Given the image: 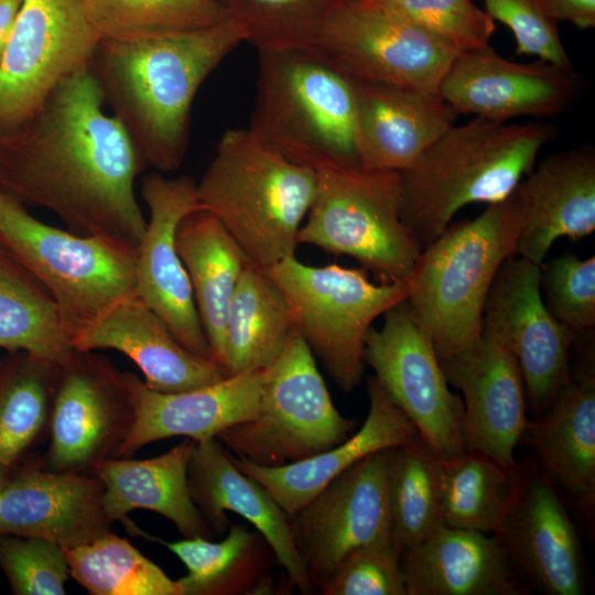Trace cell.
I'll return each instance as SVG.
<instances>
[{"mask_svg":"<svg viewBox=\"0 0 595 595\" xmlns=\"http://www.w3.org/2000/svg\"><path fill=\"white\" fill-rule=\"evenodd\" d=\"M105 107L90 68L61 82L26 123L0 134V188L75 234L138 248L147 219L134 184L144 166Z\"/></svg>","mask_w":595,"mask_h":595,"instance_id":"obj_1","label":"cell"},{"mask_svg":"<svg viewBox=\"0 0 595 595\" xmlns=\"http://www.w3.org/2000/svg\"><path fill=\"white\" fill-rule=\"evenodd\" d=\"M246 40L231 17L199 29L100 40L90 71L144 169L181 166L198 89Z\"/></svg>","mask_w":595,"mask_h":595,"instance_id":"obj_2","label":"cell"},{"mask_svg":"<svg viewBox=\"0 0 595 595\" xmlns=\"http://www.w3.org/2000/svg\"><path fill=\"white\" fill-rule=\"evenodd\" d=\"M556 137V127L536 120L453 125L400 172L404 225L425 248L464 206L506 199Z\"/></svg>","mask_w":595,"mask_h":595,"instance_id":"obj_3","label":"cell"},{"mask_svg":"<svg viewBox=\"0 0 595 595\" xmlns=\"http://www.w3.org/2000/svg\"><path fill=\"white\" fill-rule=\"evenodd\" d=\"M202 207L215 215L249 260L267 269L295 256L312 204L315 172L256 138L228 129L196 183Z\"/></svg>","mask_w":595,"mask_h":595,"instance_id":"obj_4","label":"cell"},{"mask_svg":"<svg viewBox=\"0 0 595 595\" xmlns=\"http://www.w3.org/2000/svg\"><path fill=\"white\" fill-rule=\"evenodd\" d=\"M248 130L312 170L358 166L353 80L316 47L258 51Z\"/></svg>","mask_w":595,"mask_h":595,"instance_id":"obj_5","label":"cell"},{"mask_svg":"<svg viewBox=\"0 0 595 595\" xmlns=\"http://www.w3.org/2000/svg\"><path fill=\"white\" fill-rule=\"evenodd\" d=\"M522 221L516 187L474 219L450 224L422 249L407 301L440 361L480 336L488 291L501 264L516 253Z\"/></svg>","mask_w":595,"mask_h":595,"instance_id":"obj_6","label":"cell"},{"mask_svg":"<svg viewBox=\"0 0 595 595\" xmlns=\"http://www.w3.org/2000/svg\"><path fill=\"white\" fill-rule=\"evenodd\" d=\"M313 171L315 194L298 244L353 257L383 281L408 282L422 248L402 220L400 172L338 163Z\"/></svg>","mask_w":595,"mask_h":595,"instance_id":"obj_7","label":"cell"},{"mask_svg":"<svg viewBox=\"0 0 595 595\" xmlns=\"http://www.w3.org/2000/svg\"><path fill=\"white\" fill-rule=\"evenodd\" d=\"M0 246L46 290L74 334L136 294L138 248L45 224L1 188Z\"/></svg>","mask_w":595,"mask_h":595,"instance_id":"obj_8","label":"cell"},{"mask_svg":"<svg viewBox=\"0 0 595 595\" xmlns=\"http://www.w3.org/2000/svg\"><path fill=\"white\" fill-rule=\"evenodd\" d=\"M289 307L292 327L345 392L360 385L365 336L374 321L407 300L404 281L369 280L364 269L313 267L295 256L264 269Z\"/></svg>","mask_w":595,"mask_h":595,"instance_id":"obj_9","label":"cell"},{"mask_svg":"<svg viewBox=\"0 0 595 595\" xmlns=\"http://www.w3.org/2000/svg\"><path fill=\"white\" fill-rule=\"evenodd\" d=\"M357 421L334 405L310 346L292 327L263 369L260 410L217 439L235 456L263 466L298 462L347 440Z\"/></svg>","mask_w":595,"mask_h":595,"instance_id":"obj_10","label":"cell"},{"mask_svg":"<svg viewBox=\"0 0 595 595\" xmlns=\"http://www.w3.org/2000/svg\"><path fill=\"white\" fill-rule=\"evenodd\" d=\"M100 40L80 0H23L0 58V134L26 123L61 82L90 68Z\"/></svg>","mask_w":595,"mask_h":595,"instance_id":"obj_11","label":"cell"},{"mask_svg":"<svg viewBox=\"0 0 595 595\" xmlns=\"http://www.w3.org/2000/svg\"><path fill=\"white\" fill-rule=\"evenodd\" d=\"M383 316L365 336V365L441 457L463 453L464 403L451 391L430 336L407 300Z\"/></svg>","mask_w":595,"mask_h":595,"instance_id":"obj_12","label":"cell"},{"mask_svg":"<svg viewBox=\"0 0 595 595\" xmlns=\"http://www.w3.org/2000/svg\"><path fill=\"white\" fill-rule=\"evenodd\" d=\"M132 421L125 372L101 355L74 350L60 364L48 446L36 464L55 473L94 474L97 464L117 456Z\"/></svg>","mask_w":595,"mask_h":595,"instance_id":"obj_13","label":"cell"},{"mask_svg":"<svg viewBox=\"0 0 595 595\" xmlns=\"http://www.w3.org/2000/svg\"><path fill=\"white\" fill-rule=\"evenodd\" d=\"M321 50L353 79L437 94L458 52L361 0H338L326 14Z\"/></svg>","mask_w":595,"mask_h":595,"instance_id":"obj_14","label":"cell"},{"mask_svg":"<svg viewBox=\"0 0 595 595\" xmlns=\"http://www.w3.org/2000/svg\"><path fill=\"white\" fill-rule=\"evenodd\" d=\"M392 448L364 457L289 516L294 545L313 588L351 551L393 544L389 506Z\"/></svg>","mask_w":595,"mask_h":595,"instance_id":"obj_15","label":"cell"},{"mask_svg":"<svg viewBox=\"0 0 595 595\" xmlns=\"http://www.w3.org/2000/svg\"><path fill=\"white\" fill-rule=\"evenodd\" d=\"M480 334L515 357L527 410L534 419L543 415L569 377L570 353L577 336L545 306L540 266L517 255L505 260L484 304Z\"/></svg>","mask_w":595,"mask_h":595,"instance_id":"obj_16","label":"cell"},{"mask_svg":"<svg viewBox=\"0 0 595 595\" xmlns=\"http://www.w3.org/2000/svg\"><path fill=\"white\" fill-rule=\"evenodd\" d=\"M141 196L149 219L137 249L136 294L185 348L210 359L192 285L175 241L182 219L202 207L196 182L187 176L167 177L152 171L142 178Z\"/></svg>","mask_w":595,"mask_h":595,"instance_id":"obj_17","label":"cell"},{"mask_svg":"<svg viewBox=\"0 0 595 595\" xmlns=\"http://www.w3.org/2000/svg\"><path fill=\"white\" fill-rule=\"evenodd\" d=\"M563 499L541 467L519 464L515 495L495 536L529 589L583 595V547Z\"/></svg>","mask_w":595,"mask_h":595,"instance_id":"obj_18","label":"cell"},{"mask_svg":"<svg viewBox=\"0 0 595 595\" xmlns=\"http://www.w3.org/2000/svg\"><path fill=\"white\" fill-rule=\"evenodd\" d=\"M576 93L573 67L542 60L511 62L489 44L458 53L437 89L458 115L501 122L556 116L570 107Z\"/></svg>","mask_w":595,"mask_h":595,"instance_id":"obj_19","label":"cell"},{"mask_svg":"<svg viewBox=\"0 0 595 595\" xmlns=\"http://www.w3.org/2000/svg\"><path fill=\"white\" fill-rule=\"evenodd\" d=\"M447 382L464 403L465 450L484 453L507 467L529 421L523 379L515 357L480 334L466 348L441 361Z\"/></svg>","mask_w":595,"mask_h":595,"instance_id":"obj_20","label":"cell"},{"mask_svg":"<svg viewBox=\"0 0 595 595\" xmlns=\"http://www.w3.org/2000/svg\"><path fill=\"white\" fill-rule=\"evenodd\" d=\"M133 421L116 457L173 436L194 442L217 437L224 430L257 418L263 369L244 371L201 388L164 393L150 389L132 372H125Z\"/></svg>","mask_w":595,"mask_h":595,"instance_id":"obj_21","label":"cell"},{"mask_svg":"<svg viewBox=\"0 0 595 595\" xmlns=\"http://www.w3.org/2000/svg\"><path fill=\"white\" fill-rule=\"evenodd\" d=\"M572 368L549 409L528 421L521 440L538 455L543 472L594 532L595 365L594 349Z\"/></svg>","mask_w":595,"mask_h":595,"instance_id":"obj_22","label":"cell"},{"mask_svg":"<svg viewBox=\"0 0 595 595\" xmlns=\"http://www.w3.org/2000/svg\"><path fill=\"white\" fill-rule=\"evenodd\" d=\"M101 496L94 474L24 465L0 488V534L42 538L64 549L89 543L110 531Z\"/></svg>","mask_w":595,"mask_h":595,"instance_id":"obj_23","label":"cell"},{"mask_svg":"<svg viewBox=\"0 0 595 595\" xmlns=\"http://www.w3.org/2000/svg\"><path fill=\"white\" fill-rule=\"evenodd\" d=\"M72 346L78 351L113 349L130 358L152 390L173 393L227 377L209 358L185 348L137 294L127 296L80 326Z\"/></svg>","mask_w":595,"mask_h":595,"instance_id":"obj_24","label":"cell"},{"mask_svg":"<svg viewBox=\"0 0 595 595\" xmlns=\"http://www.w3.org/2000/svg\"><path fill=\"white\" fill-rule=\"evenodd\" d=\"M187 480L192 500L213 532L230 527L226 511L249 521L270 545L277 563L303 594L313 589L294 545L289 516L272 495L232 463L217 437L194 442Z\"/></svg>","mask_w":595,"mask_h":595,"instance_id":"obj_25","label":"cell"},{"mask_svg":"<svg viewBox=\"0 0 595 595\" xmlns=\"http://www.w3.org/2000/svg\"><path fill=\"white\" fill-rule=\"evenodd\" d=\"M351 80L360 169L402 172L455 125L458 113L436 94Z\"/></svg>","mask_w":595,"mask_h":595,"instance_id":"obj_26","label":"cell"},{"mask_svg":"<svg viewBox=\"0 0 595 595\" xmlns=\"http://www.w3.org/2000/svg\"><path fill=\"white\" fill-rule=\"evenodd\" d=\"M523 221L516 253L541 266L561 237L595 230V150L581 144L549 155L517 186Z\"/></svg>","mask_w":595,"mask_h":595,"instance_id":"obj_27","label":"cell"},{"mask_svg":"<svg viewBox=\"0 0 595 595\" xmlns=\"http://www.w3.org/2000/svg\"><path fill=\"white\" fill-rule=\"evenodd\" d=\"M407 595H526L530 591L495 534L442 524L400 553Z\"/></svg>","mask_w":595,"mask_h":595,"instance_id":"obj_28","label":"cell"},{"mask_svg":"<svg viewBox=\"0 0 595 595\" xmlns=\"http://www.w3.org/2000/svg\"><path fill=\"white\" fill-rule=\"evenodd\" d=\"M369 410L361 428L342 443L307 458L263 466L228 454L235 466L261 484L288 516L304 507L334 478L364 457L407 444L420 433L375 377L367 380Z\"/></svg>","mask_w":595,"mask_h":595,"instance_id":"obj_29","label":"cell"},{"mask_svg":"<svg viewBox=\"0 0 595 595\" xmlns=\"http://www.w3.org/2000/svg\"><path fill=\"white\" fill-rule=\"evenodd\" d=\"M194 441L186 439L151 458L110 457L94 469L102 485L101 502L112 523L125 521L136 509L156 512L170 520L184 538L213 537L192 500L187 468Z\"/></svg>","mask_w":595,"mask_h":595,"instance_id":"obj_30","label":"cell"},{"mask_svg":"<svg viewBox=\"0 0 595 595\" xmlns=\"http://www.w3.org/2000/svg\"><path fill=\"white\" fill-rule=\"evenodd\" d=\"M175 241L192 285L210 359L224 368L228 305L251 261L220 220L204 207L182 219Z\"/></svg>","mask_w":595,"mask_h":595,"instance_id":"obj_31","label":"cell"},{"mask_svg":"<svg viewBox=\"0 0 595 595\" xmlns=\"http://www.w3.org/2000/svg\"><path fill=\"white\" fill-rule=\"evenodd\" d=\"M132 533L158 541L186 566L187 574L177 580L183 595L268 594L271 591L268 569L274 554L256 530L230 524L218 542L195 537L164 541L151 537L136 524Z\"/></svg>","mask_w":595,"mask_h":595,"instance_id":"obj_32","label":"cell"},{"mask_svg":"<svg viewBox=\"0 0 595 595\" xmlns=\"http://www.w3.org/2000/svg\"><path fill=\"white\" fill-rule=\"evenodd\" d=\"M60 364L13 353L0 364V488L48 434Z\"/></svg>","mask_w":595,"mask_h":595,"instance_id":"obj_33","label":"cell"},{"mask_svg":"<svg viewBox=\"0 0 595 595\" xmlns=\"http://www.w3.org/2000/svg\"><path fill=\"white\" fill-rule=\"evenodd\" d=\"M291 329L284 296L264 269L249 263L226 314V375L267 368L283 349Z\"/></svg>","mask_w":595,"mask_h":595,"instance_id":"obj_34","label":"cell"},{"mask_svg":"<svg viewBox=\"0 0 595 595\" xmlns=\"http://www.w3.org/2000/svg\"><path fill=\"white\" fill-rule=\"evenodd\" d=\"M73 335L46 290L0 246V349L61 364Z\"/></svg>","mask_w":595,"mask_h":595,"instance_id":"obj_35","label":"cell"},{"mask_svg":"<svg viewBox=\"0 0 595 595\" xmlns=\"http://www.w3.org/2000/svg\"><path fill=\"white\" fill-rule=\"evenodd\" d=\"M518 466L465 450L439 457L437 484L444 524L495 534L515 495Z\"/></svg>","mask_w":595,"mask_h":595,"instance_id":"obj_36","label":"cell"},{"mask_svg":"<svg viewBox=\"0 0 595 595\" xmlns=\"http://www.w3.org/2000/svg\"><path fill=\"white\" fill-rule=\"evenodd\" d=\"M439 457L421 435L392 448L389 506L392 542L399 553L444 524L437 484Z\"/></svg>","mask_w":595,"mask_h":595,"instance_id":"obj_37","label":"cell"},{"mask_svg":"<svg viewBox=\"0 0 595 595\" xmlns=\"http://www.w3.org/2000/svg\"><path fill=\"white\" fill-rule=\"evenodd\" d=\"M71 577L93 595H183L155 563L111 531L64 549Z\"/></svg>","mask_w":595,"mask_h":595,"instance_id":"obj_38","label":"cell"},{"mask_svg":"<svg viewBox=\"0 0 595 595\" xmlns=\"http://www.w3.org/2000/svg\"><path fill=\"white\" fill-rule=\"evenodd\" d=\"M100 39L193 30L229 18L218 0H80Z\"/></svg>","mask_w":595,"mask_h":595,"instance_id":"obj_39","label":"cell"},{"mask_svg":"<svg viewBox=\"0 0 595 595\" xmlns=\"http://www.w3.org/2000/svg\"><path fill=\"white\" fill-rule=\"evenodd\" d=\"M338 0H227L229 17L257 51L315 47Z\"/></svg>","mask_w":595,"mask_h":595,"instance_id":"obj_40","label":"cell"},{"mask_svg":"<svg viewBox=\"0 0 595 595\" xmlns=\"http://www.w3.org/2000/svg\"><path fill=\"white\" fill-rule=\"evenodd\" d=\"M455 47L458 52L489 44L495 21L472 0H361Z\"/></svg>","mask_w":595,"mask_h":595,"instance_id":"obj_41","label":"cell"},{"mask_svg":"<svg viewBox=\"0 0 595 595\" xmlns=\"http://www.w3.org/2000/svg\"><path fill=\"white\" fill-rule=\"evenodd\" d=\"M540 286L550 313L576 336L595 327V257L562 253L540 266Z\"/></svg>","mask_w":595,"mask_h":595,"instance_id":"obj_42","label":"cell"},{"mask_svg":"<svg viewBox=\"0 0 595 595\" xmlns=\"http://www.w3.org/2000/svg\"><path fill=\"white\" fill-rule=\"evenodd\" d=\"M0 569L15 595H64L71 577L64 548L35 537L0 534Z\"/></svg>","mask_w":595,"mask_h":595,"instance_id":"obj_43","label":"cell"},{"mask_svg":"<svg viewBox=\"0 0 595 595\" xmlns=\"http://www.w3.org/2000/svg\"><path fill=\"white\" fill-rule=\"evenodd\" d=\"M323 595H407L400 553L393 544H370L346 555L318 587Z\"/></svg>","mask_w":595,"mask_h":595,"instance_id":"obj_44","label":"cell"},{"mask_svg":"<svg viewBox=\"0 0 595 595\" xmlns=\"http://www.w3.org/2000/svg\"><path fill=\"white\" fill-rule=\"evenodd\" d=\"M483 1L491 19L512 32L518 55H533L559 66L573 67L556 23L545 18L538 0Z\"/></svg>","mask_w":595,"mask_h":595,"instance_id":"obj_45","label":"cell"},{"mask_svg":"<svg viewBox=\"0 0 595 595\" xmlns=\"http://www.w3.org/2000/svg\"><path fill=\"white\" fill-rule=\"evenodd\" d=\"M542 13L558 23L567 21L580 29L595 26V0H538Z\"/></svg>","mask_w":595,"mask_h":595,"instance_id":"obj_46","label":"cell"},{"mask_svg":"<svg viewBox=\"0 0 595 595\" xmlns=\"http://www.w3.org/2000/svg\"><path fill=\"white\" fill-rule=\"evenodd\" d=\"M23 0H0V58L12 34Z\"/></svg>","mask_w":595,"mask_h":595,"instance_id":"obj_47","label":"cell"},{"mask_svg":"<svg viewBox=\"0 0 595 595\" xmlns=\"http://www.w3.org/2000/svg\"><path fill=\"white\" fill-rule=\"evenodd\" d=\"M218 1L226 6L227 0H218Z\"/></svg>","mask_w":595,"mask_h":595,"instance_id":"obj_48","label":"cell"},{"mask_svg":"<svg viewBox=\"0 0 595 595\" xmlns=\"http://www.w3.org/2000/svg\"><path fill=\"white\" fill-rule=\"evenodd\" d=\"M0 364H1V359H0Z\"/></svg>","mask_w":595,"mask_h":595,"instance_id":"obj_49","label":"cell"}]
</instances>
